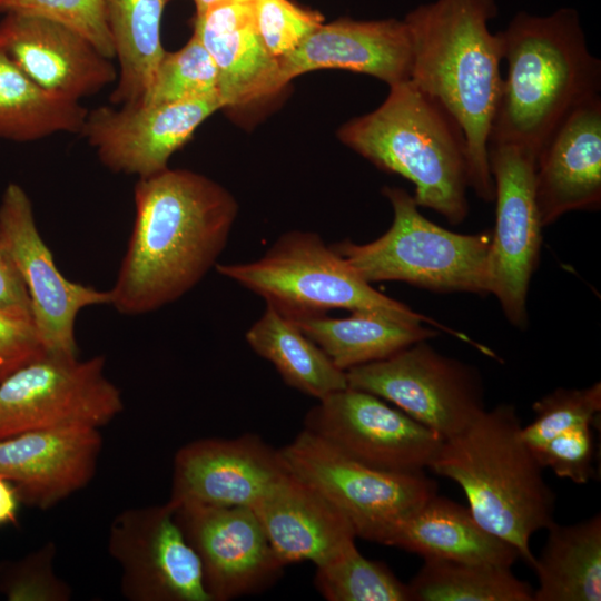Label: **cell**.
<instances>
[{
	"instance_id": "cell-19",
	"label": "cell",
	"mask_w": 601,
	"mask_h": 601,
	"mask_svg": "<svg viewBox=\"0 0 601 601\" xmlns=\"http://www.w3.org/2000/svg\"><path fill=\"white\" fill-rule=\"evenodd\" d=\"M102 450L99 428L68 426L0 439V476L21 503L48 510L89 484Z\"/></svg>"
},
{
	"instance_id": "cell-27",
	"label": "cell",
	"mask_w": 601,
	"mask_h": 601,
	"mask_svg": "<svg viewBox=\"0 0 601 601\" xmlns=\"http://www.w3.org/2000/svg\"><path fill=\"white\" fill-rule=\"evenodd\" d=\"M288 318L345 372L386 358L439 334L436 329L426 328L423 324H406L367 311H354L349 316L341 318L327 314Z\"/></svg>"
},
{
	"instance_id": "cell-29",
	"label": "cell",
	"mask_w": 601,
	"mask_h": 601,
	"mask_svg": "<svg viewBox=\"0 0 601 601\" xmlns=\"http://www.w3.org/2000/svg\"><path fill=\"white\" fill-rule=\"evenodd\" d=\"M169 0H104L119 71L109 101L135 105L148 89L165 53L160 26Z\"/></svg>"
},
{
	"instance_id": "cell-3",
	"label": "cell",
	"mask_w": 601,
	"mask_h": 601,
	"mask_svg": "<svg viewBox=\"0 0 601 601\" xmlns=\"http://www.w3.org/2000/svg\"><path fill=\"white\" fill-rule=\"evenodd\" d=\"M499 35L508 73L489 145H513L538 157L564 118L600 95L601 62L589 51L573 8L546 16L518 12Z\"/></svg>"
},
{
	"instance_id": "cell-24",
	"label": "cell",
	"mask_w": 601,
	"mask_h": 601,
	"mask_svg": "<svg viewBox=\"0 0 601 601\" xmlns=\"http://www.w3.org/2000/svg\"><path fill=\"white\" fill-rule=\"evenodd\" d=\"M532 410L534 418L522 426L521 436L539 464L577 484L594 479L593 426L601 411V383L556 388Z\"/></svg>"
},
{
	"instance_id": "cell-5",
	"label": "cell",
	"mask_w": 601,
	"mask_h": 601,
	"mask_svg": "<svg viewBox=\"0 0 601 601\" xmlns=\"http://www.w3.org/2000/svg\"><path fill=\"white\" fill-rule=\"evenodd\" d=\"M339 140L377 168L415 187L420 207L452 225L469 211V155L464 132L451 114L411 80L390 86L373 111L345 122Z\"/></svg>"
},
{
	"instance_id": "cell-36",
	"label": "cell",
	"mask_w": 601,
	"mask_h": 601,
	"mask_svg": "<svg viewBox=\"0 0 601 601\" xmlns=\"http://www.w3.org/2000/svg\"><path fill=\"white\" fill-rule=\"evenodd\" d=\"M256 31L267 51L279 59L294 51L318 26L323 16L290 0H253Z\"/></svg>"
},
{
	"instance_id": "cell-26",
	"label": "cell",
	"mask_w": 601,
	"mask_h": 601,
	"mask_svg": "<svg viewBox=\"0 0 601 601\" xmlns=\"http://www.w3.org/2000/svg\"><path fill=\"white\" fill-rule=\"evenodd\" d=\"M532 569L538 577L533 601L601 600V516L571 525L554 521Z\"/></svg>"
},
{
	"instance_id": "cell-34",
	"label": "cell",
	"mask_w": 601,
	"mask_h": 601,
	"mask_svg": "<svg viewBox=\"0 0 601 601\" xmlns=\"http://www.w3.org/2000/svg\"><path fill=\"white\" fill-rule=\"evenodd\" d=\"M56 545L47 542L24 556L0 562V593L9 601H68L72 591L53 569Z\"/></svg>"
},
{
	"instance_id": "cell-4",
	"label": "cell",
	"mask_w": 601,
	"mask_h": 601,
	"mask_svg": "<svg viewBox=\"0 0 601 601\" xmlns=\"http://www.w3.org/2000/svg\"><path fill=\"white\" fill-rule=\"evenodd\" d=\"M521 428L513 405L484 410L462 432L443 440L428 469L457 483L475 520L512 544L532 568L530 539L553 522L555 496Z\"/></svg>"
},
{
	"instance_id": "cell-35",
	"label": "cell",
	"mask_w": 601,
	"mask_h": 601,
	"mask_svg": "<svg viewBox=\"0 0 601 601\" xmlns=\"http://www.w3.org/2000/svg\"><path fill=\"white\" fill-rule=\"evenodd\" d=\"M0 12L58 22L83 36L105 57L115 58L104 0H0Z\"/></svg>"
},
{
	"instance_id": "cell-17",
	"label": "cell",
	"mask_w": 601,
	"mask_h": 601,
	"mask_svg": "<svg viewBox=\"0 0 601 601\" xmlns=\"http://www.w3.org/2000/svg\"><path fill=\"white\" fill-rule=\"evenodd\" d=\"M287 472L279 451L255 434L198 439L174 456L169 501L253 508Z\"/></svg>"
},
{
	"instance_id": "cell-38",
	"label": "cell",
	"mask_w": 601,
	"mask_h": 601,
	"mask_svg": "<svg viewBox=\"0 0 601 601\" xmlns=\"http://www.w3.org/2000/svg\"><path fill=\"white\" fill-rule=\"evenodd\" d=\"M0 313L32 323L27 288L0 230Z\"/></svg>"
},
{
	"instance_id": "cell-20",
	"label": "cell",
	"mask_w": 601,
	"mask_h": 601,
	"mask_svg": "<svg viewBox=\"0 0 601 601\" xmlns=\"http://www.w3.org/2000/svg\"><path fill=\"white\" fill-rule=\"evenodd\" d=\"M278 61L284 86L319 69L365 73L392 86L410 80L412 40L404 20L344 18L323 22Z\"/></svg>"
},
{
	"instance_id": "cell-16",
	"label": "cell",
	"mask_w": 601,
	"mask_h": 601,
	"mask_svg": "<svg viewBox=\"0 0 601 601\" xmlns=\"http://www.w3.org/2000/svg\"><path fill=\"white\" fill-rule=\"evenodd\" d=\"M224 104L218 92L158 105L99 106L80 131L110 171L145 178L168 168L170 157Z\"/></svg>"
},
{
	"instance_id": "cell-9",
	"label": "cell",
	"mask_w": 601,
	"mask_h": 601,
	"mask_svg": "<svg viewBox=\"0 0 601 601\" xmlns=\"http://www.w3.org/2000/svg\"><path fill=\"white\" fill-rule=\"evenodd\" d=\"M102 355L79 359L46 354L0 383V439L68 426L100 428L124 410Z\"/></svg>"
},
{
	"instance_id": "cell-37",
	"label": "cell",
	"mask_w": 601,
	"mask_h": 601,
	"mask_svg": "<svg viewBox=\"0 0 601 601\" xmlns=\"http://www.w3.org/2000/svg\"><path fill=\"white\" fill-rule=\"evenodd\" d=\"M46 354L33 323L0 313V383Z\"/></svg>"
},
{
	"instance_id": "cell-40",
	"label": "cell",
	"mask_w": 601,
	"mask_h": 601,
	"mask_svg": "<svg viewBox=\"0 0 601 601\" xmlns=\"http://www.w3.org/2000/svg\"><path fill=\"white\" fill-rule=\"evenodd\" d=\"M193 2L196 8V16H201L220 6L252 3L253 0H193Z\"/></svg>"
},
{
	"instance_id": "cell-12",
	"label": "cell",
	"mask_w": 601,
	"mask_h": 601,
	"mask_svg": "<svg viewBox=\"0 0 601 601\" xmlns=\"http://www.w3.org/2000/svg\"><path fill=\"white\" fill-rule=\"evenodd\" d=\"M304 424L351 459L398 473L428 469L443 442L381 397L348 386L319 400Z\"/></svg>"
},
{
	"instance_id": "cell-25",
	"label": "cell",
	"mask_w": 601,
	"mask_h": 601,
	"mask_svg": "<svg viewBox=\"0 0 601 601\" xmlns=\"http://www.w3.org/2000/svg\"><path fill=\"white\" fill-rule=\"evenodd\" d=\"M384 545L415 553L424 560L511 568L521 559L512 544L485 530L469 508L437 494L401 520Z\"/></svg>"
},
{
	"instance_id": "cell-18",
	"label": "cell",
	"mask_w": 601,
	"mask_h": 601,
	"mask_svg": "<svg viewBox=\"0 0 601 601\" xmlns=\"http://www.w3.org/2000/svg\"><path fill=\"white\" fill-rule=\"evenodd\" d=\"M0 46L36 85L69 101L79 102L117 80L111 59L80 33L48 19L6 14Z\"/></svg>"
},
{
	"instance_id": "cell-33",
	"label": "cell",
	"mask_w": 601,
	"mask_h": 601,
	"mask_svg": "<svg viewBox=\"0 0 601 601\" xmlns=\"http://www.w3.org/2000/svg\"><path fill=\"white\" fill-rule=\"evenodd\" d=\"M216 91L215 63L206 48L193 33L180 49L165 51L148 89L138 104H168Z\"/></svg>"
},
{
	"instance_id": "cell-11",
	"label": "cell",
	"mask_w": 601,
	"mask_h": 601,
	"mask_svg": "<svg viewBox=\"0 0 601 601\" xmlns=\"http://www.w3.org/2000/svg\"><path fill=\"white\" fill-rule=\"evenodd\" d=\"M487 154L496 201L487 289L497 298L508 321L523 328L528 323L529 285L542 243L535 197L536 156L503 144H490Z\"/></svg>"
},
{
	"instance_id": "cell-39",
	"label": "cell",
	"mask_w": 601,
	"mask_h": 601,
	"mask_svg": "<svg viewBox=\"0 0 601 601\" xmlns=\"http://www.w3.org/2000/svg\"><path fill=\"white\" fill-rule=\"evenodd\" d=\"M21 501L13 484L0 476V526L14 524Z\"/></svg>"
},
{
	"instance_id": "cell-22",
	"label": "cell",
	"mask_w": 601,
	"mask_h": 601,
	"mask_svg": "<svg viewBox=\"0 0 601 601\" xmlns=\"http://www.w3.org/2000/svg\"><path fill=\"white\" fill-rule=\"evenodd\" d=\"M252 509L285 566L304 561L319 566L356 545L345 515L289 472Z\"/></svg>"
},
{
	"instance_id": "cell-10",
	"label": "cell",
	"mask_w": 601,
	"mask_h": 601,
	"mask_svg": "<svg viewBox=\"0 0 601 601\" xmlns=\"http://www.w3.org/2000/svg\"><path fill=\"white\" fill-rule=\"evenodd\" d=\"M348 387L392 403L443 440L466 428L484 410L479 373L426 341L346 371Z\"/></svg>"
},
{
	"instance_id": "cell-2",
	"label": "cell",
	"mask_w": 601,
	"mask_h": 601,
	"mask_svg": "<svg viewBox=\"0 0 601 601\" xmlns=\"http://www.w3.org/2000/svg\"><path fill=\"white\" fill-rule=\"evenodd\" d=\"M496 14L495 0H436L403 19L412 40L410 80L462 128L470 187L484 201L495 196L487 148L503 81L501 38L489 29Z\"/></svg>"
},
{
	"instance_id": "cell-15",
	"label": "cell",
	"mask_w": 601,
	"mask_h": 601,
	"mask_svg": "<svg viewBox=\"0 0 601 601\" xmlns=\"http://www.w3.org/2000/svg\"><path fill=\"white\" fill-rule=\"evenodd\" d=\"M169 502L199 559L211 601L259 593L282 577L285 565L252 508Z\"/></svg>"
},
{
	"instance_id": "cell-28",
	"label": "cell",
	"mask_w": 601,
	"mask_h": 601,
	"mask_svg": "<svg viewBox=\"0 0 601 601\" xmlns=\"http://www.w3.org/2000/svg\"><path fill=\"white\" fill-rule=\"evenodd\" d=\"M250 348L270 362L290 387L318 401L348 386L346 372L275 307L266 304L245 335Z\"/></svg>"
},
{
	"instance_id": "cell-31",
	"label": "cell",
	"mask_w": 601,
	"mask_h": 601,
	"mask_svg": "<svg viewBox=\"0 0 601 601\" xmlns=\"http://www.w3.org/2000/svg\"><path fill=\"white\" fill-rule=\"evenodd\" d=\"M410 601H533L534 589L506 566L425 559Z\"/></svg>"
},
{
	"instance_id": "cell-1",
	"label": "cell",
	"mask_w": 601,
	"mask_h": 601,
	"mask_svg": "<svg viewBox=\"0 0 601 601\" xmlns=\"http://www.w3.org/2000/svg\"><path fill=\"white\" fill-rule=\"evenodd\" d=\"M135 220L111 305L142 315L176 302L217 265L238 214L234 196L209 177L169 167L138 178Z\"/></svg>"
},
{
	"instance_id": "cell-30",
	"label": "cell",
	"mask_w": 601,
	"mask_h": 601,
	"mask_svg": "<svg viewBox=\"0 0 601 601\" xmlns=\"http://www.w3.org/2000/svg\"><path fill=\"white\" fill-rule=\"evenodd\" d=\"M88 110L56 97L26 76L0 46V138L18 142L80 134Z\"/></svg>"
},
{
	"instance_id": "cell-13",
	"label": "cell",
	"mask_w": 601,
	"mask_h": 601,
	"mask_svg": "<svg viewBox=\"0 0 601 601\" xmlns=\"http://www.w3.org/2000/svg\"><path fill=\"white\" fill-rule=\"evenodd\" d=\"M108 552L130 601H211L199 559L165 504L129 508L110 523Z\"/></svg>"
},
{
	"instance_id": "cell-8",
	"label": "cell",
	"mask_w": 601,
	"mask_h": 601,
	"mask_svg": "<svg viewBox=\"0 0 601 601\" xmlns=\"http://www.w3.org/2000/svg\"><path fill=\"white\" fill-rule=\"evenodd\" d=\"M278 451L286 470L325 496L349 521L356 538L367 541L384 544L401 520L436 494V483L423 472L368 466L305 428Z\"/></svg>"
},
{
	"instance_id": "cell-6",
	"label": "cell",
	"mask_w": 601,
	"mask_h": 601,
	"mask_svg": "<svg viewBox=\"0 0 601 601\" xmlns=\"http://www.w3.org/2000/svg\"><path fill=\"white\" fill-rule=\"evenodd\" d=\"M215 268L287 317L323 315L336 308L367 311L406 324H431L476 348L481 346L466 335L373 288L314 231H288L260 258L217 264Z\"/></svg>"
},
{
	"instance_id": "cell-21",
	"label": "cell",
	"mask_w": 601,
	"mask_h": 601,
	"mask_svg": "<svg viewBox=\"0 0 601 601\" xmlns=\"http://www.w3.org/2000/svg\"><path fill=\"white\" fill-rule=\"evenodd\" d=\"M535 197L542 226L601 204V98L571 111L536 157Z\"/></svg>"
},
{
	"instance_id": "cell-32",
	"label": "cell",
	"mask_w": 601,
	"mask_h": 601,
	"mask_svg": "<svg viewBox=\"0 0 601 601\" xmlns=\"http://www.w3.org/2000/svg\"><path fill=\"white\" fill-rule=\"evenodd\" d=\"M314 582L328 601H410L407 584L383 562L363 556L356 545L316 566Z\"/></svg>"
},
{
	"instance_id": "cell-23",
	"label": "cell",
	"mask_w": 601,
	"mask_h": 601,
	"mask_svg": "<svg viewBox=\"0 0 601 601\" xmlns=\"http://www.w3.org/2000/svg\"><path fill=\"white\" fill-rule=\"evenodd\" d=\"M193 33L215 63L224 108L246 105L285 87L278 59L256 31L250 3L220 6L195 16Z\"/></svg>"
},
{
	"instance_id": "cell-7",
	"label": "cell",
	"mask_w": 601,
	"mask_h": 601,
	"mask_svg": "<svg viewBox=\"0 0 601 601\" xmlns=\"http://www.w3.org/2000/svg\"><path fill=\"white\" fill-rule=\"evenodd\" d=\"M393 223L377 239L332 245L367 283L400 280L433 292L489 294L487 257L492 233L457 234L425 218L413 196L384 187Z\"/></svg>"
},
{
	"instance_id": "cell-14",
	"label": "cell",
	"mask_w": 601,
	"mask_h": 601,
	"mask_svg": "<svg viewBox=\"0 0 601 601\" xmlns=\"http://www.w3.org/2000/svg\"><path fill=\"white\" fill-rule=\"evenodd\" d=\"M0 230L27 288L32 323L48 355L78 357L75 324L88 306L109 305L108 290L67 279L42 239L26 190L10 183L0 201Z\"/></svg>"
}]
</instances>
